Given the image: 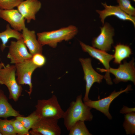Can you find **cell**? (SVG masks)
Listing matches in <instances>:
<instances>
[{
	"instance_id": "cell-1",
	"label": "cell",
	"mask_w": 135,
	"mask_h": 135,
	"mask_svg": "<svg viewBox=\"0 0 135 135\" xmlns=\"http://www.w3.org/2000/svg\"><path fill=\"white\" fill-rule=\"evenodd\" d=\"M92 108L83 102L81 94L77 96L76 101L71 102L64 112L63 118L67 129L69 130L71 126L78 121H91L93 117L90 112Z\"/></svg>"
},
{
	"instance_id": "cell-2",
	"label": "cell",
	"mask_w": 135,
	"mask_h": 135,
	"mask_svg": "<svg viewBox=\"0 0 135 135\" xmlns=\"http://www.w3.org/2000/svg\"><path fill=\"white\" fill-rule=\"evenodd\" d=\"M78 31L76 26L70 25L56 30L38 32L36 35L38 40L42 46L47 45L55 48L58 43L72 38Z\"/></svg>"
},
{
	"instance_id": "cell-3",
	"label": "cell",
	"mask_w": 135,
	"mask_h": 135,
	"mask_svg": "<svg viewBox=\"0 0 135 135\" xmlns=\"http://www.w3.org/2000/svg\"><path fill=\"white\" fill-rule=\"evenodd\" d=\"M15 65L8 64L0 70V84L7 87L9 92V98L16 102L22 96V87L18 84L16 78Z\"/></svg>"
},
{
	"instance_id": "cell-4",
	"label": "cell",
	"mask_w": 135,
	"mask_h": 135,
	"mask_svg": "<svg viewBox=\"0 0 135 135\" xmlns=\"http://www.w3.org/2000/svg\"><path fill=\"white\" fill-rule=\"evenodd\" d=\"M35 107V111L39 118H49L58 120L63 118L64 112L54 95L48 99L38 100Z\"/></svg>"
},
{
	"instance_id": "cell-5",
	"label": "cell",
	"mask_w": 135,
	"mask_h": 135,
	"mask_svg": "<svg viewBox=\"0 0 135 135\" xmlns=\"http://www.w3.org/2000/svg\"><path fill=\"white\" fill-rule=\"evenodd\" d=\"M80 43L84 52L88 53L91 56L98 60L103 64L105 69L100 68L97 69L102 72H106L105 75L104 76V78L105 79L108 84L109 85L112 84L109 70L110 68V62L114 58L113 55L87 45L82 42L80 41Z\"/></svg>"
},
{
	"instance_id": "cell-6",
	"label": "cell",
	"mask_w": 135,
	"mask_h": 135,
	"mask_svg": "<svg viewBox=\"0 0 135 135\" xmlns=\"http://www.w3.org/2000/svg\"><path fill=\"white\" fill-rule=\"evenodd\" d=\"M16 67V80L20 85L27 84L29 87L28 91L27 92L30 96L32 91L33 86L32 82V76L34 70L38 67L33 62L32 58L14 64Z\"/></svg>"
},
{
	"instance_id": "cell-7",
	"label": "cell",
	"mask_w": 135,
	"mask_h": 135,
	"mask_svg": "<svg viewBox=\"0 0 135 135\" xmlns=\"http://www.w3.org/2000/svg\"><path fill=\"white\" fill-rule=\"evenodd\" d=\"M58 120L51 118H39L29 131L32 135H60L61 129Z\"/></svg>"
},
{
	"instance_id": "cell-8",
	"label": "cell",
	"mask_w": 135,
	"mask_h": 135,
	"mask_svg": "<svg viewBox=\"0 0 135 135\" xmlns=\"http://www.w3.org/2000/svg\"><path fill=\"white\" fill-rule=\"evenodd\" d=\"M79 60L82 65L84 73V79L86 82V91L83 99L84 102L88 100L90 90L95 82L101 83L104 78V76L99 74L93 68L90 58H80Z\"/></svg>"
},
{
	"instance_id": "cell-9",
	"label": "cell",
	"mask_w": 135,
	"mask_h": 135,
	"mask_svg": "<svg viewBox=\"0 0 135 135\" xmlns=\"http://www.w3.org/2000/svg\"><path fill=\"white\" fill-rule=\"evenodd\" d=\"M134 59L132 58L128 62L124 60L123 64H120L118 68L110 67L109 72L115 76L113 80L115 84L120 82H132L135 84V67Z\"/></svg>"
},
{
	"instance_id": "cell-10",
	"label": "cell",
	"mask_w": 135,
	"mask_h": 135,
	"mask_svg": "<svg viewBox=\"0 0 135 135\" xmlns=\"http://www.w3.org/2000/svg\"><path fill=\"white\" fill-rule=\"evenodd\" d=\"M8 48L7 58L12 64H15L32 58V55L28 52L22 38L16 41H11Z\"/></svg>"
},
{
	"instance_id": "cell-11",
	"label": "cell",
	"mask_w": 135,
	"mask_h": 135,
	"mask_svg": "<svg viewBox=\"0 0 135 135\" xmlns=\"http://www.w3.org/2000/svg\"><path fill=\"white\" fill-rule=\"evenodd\" d=\"M130 85H128L124 90L118 92L115 90L112 92L108 96L96 100H89L84 102L86 106L91 108L96 109L103 113L110 120H111L112 116L110 113L109 109L110 104L112 102L121 94L132 90Z\"/></svg>"
},
{
	"instance_id": "cell-12",
	"label": "cell",
	"mask_w": 135,
	"mask_h": 135,
	"mask_svg": "<svg viewBox=\"0 0 135 135\" xmlns=\"http://www.w3.org/2000/svg\"><path fill=\"white\" fill-rule=\"evenodd\" d=\"M100 28L101 32L100 34L93 39L92 46L106 52L109 51L114 42V29L108 23H105Z\"/></svg>"
},
{
	"instance_id": "cell-13",
	"label": "cell",
	"mask_w": 135,
	"mask_h": 135,
	"mask_svg": "<svg viewBox=\"0 0 135 135\" xmlns=\"http://www.w3.org/2000/svg\"><path fill=\"white\" fill-rule=\"evenodd\" d=\"M0 18L7 22L13 29L22 31L26 27L25 20L18 10L0 9Z\"/></svg>"
},
{
	"instance_id": "cell-14",
	"label": "cell",
	"mask_w": 135,
	"mask_h": 135,
	"mask_svg": "<svg viewBox=\"0 0 135 135\" xmlns=\"http://www.w3.org/2000/svg\"><path fill=\"white\" fill-rule=\"evenodd\" d=\"M41 2L38 0L23 1L17 7V10L29 23L32 20H35L36 15L41 7Z\"/></svg>"
},
{
	"instance_id": "cell-15",
	"label": "cell",
	"mask_w": 135,
	"mask_h": 135,
	"mask_svg": "<svg viewBox=\"0 0 135 135\" xmlns=\"http://www.w3.org/2000/svg\"><path fill=\"white\" fill-rule=\"evenodd\" d=\"M102 4L105 8L104 9L102 10H97L96 12L99 14L102 24H104V20L107 17L113 15L120 20L130 21L135 26V17L125 13L118 6H108L106 3H102Z\"/></svg>"
},
{
	"instance_id": "cell-16",
	"label": "cell",
	"mask_w": 135,
	"mask_h": 135,
	"mask_svg": "<svg viewBox=\"0 0 135 135\" xmlns=\"http://www.w3.org/2000/svg\"><path fill=\"white\" fill-rule=\"evenodd\" d=\"M22 31V38L30 53L32 56L37 53L42 54L43 46L37 39L35 31L26 27Z\"/></svg>"
},
{
	"instance_id": "cell-17",
	"label": "cell",
	"mask_w": 135,
	"mask_h": 135,
	"mask_svg": "<svg viewBox=\"0 0 135 135\" xmlns=\"http://www.w3.org/2000/svg\"><path fill=\"white\" fill-rule=\"evenodd\" d=\"M22 116L14 110L8 101L4 91L0 89V118H5L11 116Z\"/></svg>"
},
{
	"instance_id": "cell-18",
	"label": "cell",
	"mask_w": 135,
	"mask_h": 135,
	"mask_svg": "<svg viewBox=\"0 0 135 135\" xmlns=\"http://www.w3.org/2000/svg\"><path fill=\"white\" fill-rule=\"evenodd\" d=\"M14 38L18 40L22 38V33L11 28L9 24H7L6 30L0 32V39L2 43L0 46L1 50L3 52L7 46L6 44L10 38Z\"/></svg>"
},
{
	"instance_id": "cell-19",
	"label": "cell",
	"mask_w": 135,
	"mask_h": 135,
	"mask_svg": "<svg viewBox=\"0 0 135 135\" xmlns=\"http://www.w3.org/2000/svg\"><path fill=\"white\" fill-rule=\"evenodd\" d=\"M114 48V62L116 64H120L122 61L129 58L132 54L131 49L128 45L119 44L115 46Z\"/></svg>"
},
{
	"instance_id": "cell-20",
	"label": "cell",
	"mask_w": 135,
	"mask_h": 135,
	"mask_svg": "<svg viewBox=\"0 0 135 135\" xmlns=\"http://www.w3.org/2000/svg\"><path fill=\"white\" fill-rule=\"evenodd\" d=\"M123 126L127 134L135 133V113L132 112L125 114Z\"/></svg>"
},
{
	"instance_id": "cell-21",
	"label": "cell",
	"mask_w": 135,
	"mask_h": 135,
	"mask_svg": "<svg viewBox=\"0 0 135 135\" xmlns=\"http://www.w3.org/2000/svg\"><path fill=\"white\" fill-rule=\"evenodd\" d=\"M84 121L79 120L75 122L69 129V135H91L86 128Z\"/></svg>"
},
{
	"instance_id": "cell-22",
	"label": "cell",
	"mask_w": 135,
	"mask_h": 135,
	"mask_svg": "<svg viewBox=\"0 0 135 135\" xmlns=\"http://www.w3.org/2000/svg\"><path fill=\"white\" fill-rule=\"evenodd\" d=\"M16 118L20 121L24 127L29 130L39 118L35 111L26 117L20 116H17Z\"/></svg>"
},
{
	"instance_id": "cell-23",
	"label": "cell",
	"mask_w": 135,
	"mask_h": 135,
	"mask_svg": "<svg viewBox=\"0 0 135 135\" xmlns=\"http://www.w3.org/2000/svg\"><path fill=\"white\" fill-rule=\"evenodd\" d=\"M12 120H8L6 118H0V132L2 135L17 134L12 124Z\"/></svg>"
},
{
	"instance_id": "cell-24",
	"label": "cell",
	"mask_w": 135,
	"mask_h": 135,
	"mask_svg": "<svg viewBox=\"0 0 135 135\" xmlns=\"http://www.w3.org/2000/svg\"><path fill=\"white\" fill-rule=\"evenodd\" d=\"M121 10L127 14L134 16L135 9L129 0H116Z\"/></svg>"
},
{
	"instance_id": "cell-25",
	"label": "cell",
	"mask_w": 135,
	"mask_h": 135,
	"mask_svg": "<svg viewBox=\"0 0 135 135\" xmlns=\"http://www.w3.org/2000/svg\"><path fill=\"white\" fill-rule=\"evenodd\" d=\"M24 0H0V9L8 10L17 7Z\"/></svg>"
},
{
	"instance_id": "cell-26",
	"label": "cell",
	"mask_w": 135,
	"mask_h": 135,
	"mask_svg": "<svg viewBox=\"0 0 135 135\" xmlns=\"http://www.w3.org/2000/svg\"><path fill=\"white\" fill-rule=\"evenodd\" d=\"M12 123L15 132L17 134L29 135V130L24 126L19 120L16 118L12 120Z\"/></svg>"
},
{
	"instance_id": "cell-27",
	"label": "cell",
	"mask_w": 135,
	"mask_h": 135,
	"mask_svg": "<svg viewBox=\"0 0 135 135\" xmlns=\"http://www.w3.org/2000/svg\"><path fill=\"white\" fill-rule=\"evenodd\" d=\"M32 60L38 68L42 66L46 63V59L42 54L37 53L32 56Z\"/></svg>"
},
{
	"instance_id": "cell-28",
	"label": "cell",
	"mask_w": 135,
	"mask_h": 135,
	"mask_svg": "<svg viewBox=\"0 0 135 135\" xmlns=\"http://www.w3.org/2000/svg\"><path fill=\"white\" fill-rule=\"evenodd\" d=\"M135 110V108H130L124 106L123 108L120 110V112L122 114H126L134 112Z\"/></svg>"
},
{
	"instance_id": "cell-29",
	"label": "cell",
	"mask_w": 135,
	"mask_h": 135,
	"mask_svg": "<svg viewBox=\"0 0 135 135\" xmlns=\"http://www.w3.org/2000/svg\"><path fill=\"white\" fill-rule=\"evenodd\" d=\"M5 66L4 64L2 62L0 63V70Z\"/></svg>"
},
{
	"instance_id": "cell-30",
	"label": "cell",
	"mask_w": 135,
	"mask_h": 135,
	"mask_svg": "<svg viewBox=\"0 0 135 135\" xmlns=\"http://www.w3.org/2000/svg\"><path fill=\"white\" fill-rule=\"evenodd\" d=\"M0 135H2V134L0 132Z\"/></svg>"
},
{
	"instance_id": "cell-31",
	"label": "cell",
	"mask_w": 135,
	"mask_h": 135,
	"mask_svg": "<svg viewBox=\"0 0 135 135\" xmlns=\"http://www.w3.org/2000/svg\"><path fill=\"white\" fill-rule=\"evenodd\" d=\"M133 1H134L135 2V0H132Z\"/></svg>"
}]
</instances>
